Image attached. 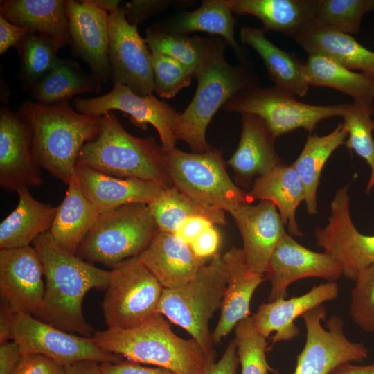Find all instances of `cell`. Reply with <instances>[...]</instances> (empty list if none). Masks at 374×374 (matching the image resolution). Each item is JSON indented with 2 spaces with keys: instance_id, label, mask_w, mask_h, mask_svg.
<instances>
[{
  "instance_id": "cell-32",
  "label": "cell",
  "mask_w": 374,
  "mask_h": 374,
  "mask_svg": "<svg viewBox=\"0 0 374 374\" xmlns=\"http://www.w3.org/2000/svg\"><path fill=\"white\" fill-rule=\"evenodd\" d=\"M295 40L308 55L323 56L352 71L374 74V52L351 35L314 26Z\"/></svg>"
},
{
  "instance_id": "cell-41",
  "label": "cell",
  "mask_w": 374,
  "mask_h": 374,
  "mask_svg": "<svg viewBox=\"0 0 374 374\" xmlns=\"http://www.w3.org/2000/svg\"><path fill=\"white\" fill-rule=\"evenodd\" d=\"M373 10L374 0H318L314 26L357 34L364 16Z\"/></svg>"
},
{
  "instance_id": "cell-22",
  "label": "cell",
  "mask_w": 374,
  "mask_h": 374,
  "mask_svg": "<svg viewBox=\"0 0 374 374\" xmlns=\"http://www.w3.org/2000/svg\"><path fill=\"white\" fill-rule=\"evenodd\" d=\"M238 148L228 161L235 182L249 187L256 177L263 176L282 163L275 149L276 138L258 116L243 113Z\"/></svg>"
},
{
  "instance_id": "cell-15",
  "label": "cell",
  "mask_w": 374,
  "mask_h": 374,
  "mask_svg": "<svg viewBox=\"0 0 374 374\" xmlns=\"http://www.w3.org/2000/svg\"><path fill=\"white\" fill-rule=\"evenodd\" d=\"M109 60L114 86L139 96L155 92L150 50L122 8L109 13Z\"/></svg>"
},
{
  "instance_id": "cell-18",
  "label": "cell",
  "mask_w": 374,
  "mask_h": 374,
  "mask_svg": "<svg viewBox=\"0 0 374 374\" xmlns=\"http://www.w3.org/2000/svg\"><path fill=\"white\" fill-rule=\"evenodd\" d=\"M32 132L17 114L0 109V185L8 192L39 186L43 179L32 154Z\"/></svg>"
},
{
  "instance_id": "cell-35",
  "label": "cell",
  "mask_w": 374,
  "mask_h": 374,
  "mask_svg": "<svg viewBox=\"0 0 374 374\" xmlns=\"http://www.w3.org/2000/svg\"><path fill=\"white\" fill-rule=\"evenodd\" d=\"M305 68L310 86L332 88L351 97L354 103L373 107L374 74L355 72L317 55H308Z\"/></svg>"
},
{
  "instance_id": "cell-45",
  "label": "cell",
  "mask_w": 374,
  "mask_h": 374,
  "mask_svg": "<svg viewBox=\"0 0 374 374\" xmlns=\"http://www.w3.org/2000/svg\"><path fill=\"white\" fill-rule=\"evenodd\" d=\"M13 374H66L65 366L40 354L22 355Z\"/></svg>"
},
{
  "instance_id": "cell-36",
  "label": "cell",
  "mask_w": 374,
  "mask_h": 374,
  "mask_svg": "<svg viewBox=\"0 0 374 374\" xmlns=\"http://www.w3.org/2000/svg\"><path fill=\"white\" fill-rule=\"evenodd\" d=\"M101 82L82 71L74 60L57 58L52 69L31 90L37 102L55 104L68 102L74 95L99 92Z\"/></svg>"
},
{
  "instance_id": "cell-34",
  "label": "cell",
  "mask_w": 374,
  "mask_h": 374,
  "mask_svg": "<svg viewBox=\"0 0 374 374\" xmlns=\"http://www.w3.org/2000/svg\"><path fill=\"white\" fill-rule=\"evenodd\" d=\"M348 131L342 123L328 134H310L300 154L292 163L305 190L304 202L308 214L317 213V193L322 170L333 152L344 145Z\"/></svg>"
},
{
  "instance_id": "cell-25",
  "label": "cell",
  "mask_w": 374,
  "mask_h": 374,
  "mask_svg": "<svg viewBox=\"0 0 374 374\" xmlns=\"http://www.w3.org/2000/svg\"><path fill=\"white\" fill-rule=\"evenodd\" d=\"M163 288L181 286L199 272L206 261L175 233L159 231L138 256Z\"/></svg>"
},
{
  "instance_id": "cell-46",
  "label": "cell",
  "mask_w": 374,
  "mask_h": 374,
  "mask_svg": "<svg viewBox=\"0 0 374 374\" xmlns=\"http://www.w3.org/2000/svg\"><path fill=\"white\" fill-rule=\"evenodd\" d=\"M220 234L215 225L203 231L190 244L193 253L197 257L205 260L213 257L218 251L220 244Z\"/></svg>"
},
{
  "instance_id": "cell-3",
  "label": "cell",
  "mask_w": 374,
  "mask_h": 374,
  "mask_svg": "<svg viewBox=\"0 0 374 374\" xmlns=\"http://www.w3.org/2000/svg\"><path fill=\"white\" fill-rule=\"evenodd\" d=\"M92 338L107 353L176 374H204L215 362V353L206 352L193 338L175 335L164 316L157 312L136 327L96 331Z\"/></svg>"
},
{
  "instance_id": "cell-24",
  "label": "cell",
  "mask_w": 374,
  "mask_h": 374,
  "mask_svg": "<svg viewBox=\"0 0 374 374\" xmlns=\"http://www.w3.org/2000/svg\"><path fill=\"white\" fill-rule=\"evenodd\" d=\"M75 177L86 198L100 213L129 204H149L166 189L150 181L116 177L78 164Z\"/></svg>"
},
{
  "instance_id": "cell-19",
  "label": "cell",
  "mask_w": 374,
  "mask_h": 374,
  "mask_svg": "<svg viewBox=\"0 0 374 374\" xmlns=\"http://www.w3.org/2000/svg\"><path fill=\"white\" fill-rule=\"evenodd\" d=\"M44 270L33 247L0 249V292L16 312L34 315L45 290Z\"/></svg>"
},
{
  "instance_id": "cell-50",
  "label": "cell",
  "mask_w": 374,
  "mask_h": 374,
  "mask_svg": "<svg viewBox=\"0 0 374 374\" xmlns=\"http://www.w3.org/2000/svg\"><path fill=\"white\" fill-rule=\"evenodd\" d=\"M238 364L237 346L233 339L229 344L220 360L211 364L204 374H235Z\"/></svg>"
},
{
  "instance_id": "cell-44",
  "label": "cell",
  "mask_w": 374,
  "mask_h": 374,
  "mask_svg": "<svg viewBox=\"0 0 374 374\" xmlns=\"http://www.w3.org/2000/svg\"><path fill=\"white\" fill-rule=\"evenodd\" d=\"M351 291L350 315L362 330L374 333V264L364 269Z\"/></svg>"
},
{
  "instance_id": "cell-10",
  "label": "cell",
  "mask_w": 374,
  "mask_h": 374,
  "mask_svg": "<svg viewBox=\"0 0 374 374\" xmlns=\"http://www.w3.org/2000/svg\"><path fill=\"white\" fill-rule=\"evenodd\" d=\"M276 87L254 86L242 90L222 107L227 112L250 113L260 117L276 139L299 128L310 134L327 118L342 116L348 103L332 105H309Z\"/></svg>"
},
{
  "instance_id": "cell-27",
  "label": "cell",
  "mask_w": 374,
  "mask_h": 374,
  "mask_svg": "<svg viewBox=\"0 0 374 374\" xmlns=\"http://www.w3.org/2000/svg\"><path fill=\"white\" fill-rule=\"evenodd\" d=\"M0 15L13 24L51 39L60 48L69 43L66 1H1Z\"/></svg>"
},
{
  "instance_id": "cell-12",
  "label": "cell",
  "mask_w": 374,
  "mask_h": 374,
  "mask_svg": "<svg viewBox=\"0 0 374 374\" xmlns=\"http://www.w3.org/2000/svg\"><path fill=\"white\" fill-rule=\"evenodd\" d=\"M11 340L19 345L22 355H43L64 366L82 361H122L121 356L99 348L92 337L64 331L26 313L14 312Z\"/></svg>"
},
{
  "instance_id": "cell-49",
  "label": "cell",
  "mask_w": 374,
  "mask_h": 374,
  "mask_svg": "<svg viewBox=\"0 0 374 374\" xmlns=\"http://www.w3.org/2000/svg\"><path fill=\"white\" fill-rule=\"evenodd\" d=\"M30 32L28 28L13 24L0 15V54L16 47Z\"/></svg>"
},
{
  "instance_id": "cell-33",
  "label": "cell",
  "mask_w": 374,
  "mask_h": 374,
  "mask_svg": "<svg viewBox=\"0 0 374 374\" xmlns=\"http://www.w3.org/2000/svg\"><path fill=\"white\" fill-rule=\"evenodd\" d=\"M227 0H206L191 12H186L166 19L153 28L171 33L187 35L200 31L220 37L239 53L235 39V19Z\"/></svg>"
},
{
  "instance_id": "cell-42",
  "label": "cell",
  "mask_w": 374,
  "mask_h": 374,
  "mask_svg": "<svg viewBox=\"0 0 374 374\" xmlns=\"http://www.w3.org/2000/svg\"><path fill=\"white\" fill-rule=\"evenodd\" d=\"M235 335L241 374H278L267 362L266 339L256 330L251 316L235 326Z\"/></svg>"
},
{
  "instance_id": "cell-6",
  "label": "cell",
  "mask_w": 374,
  "mask_h": 374,
  "mask_svg": "<svg viewBox=\"0 0 374 374\" xmlns=\"http://www.w3.org/2000/svg\"><path fill=\"white\" fill-rule=\"evenodd\" d=\"M159 231L148 204L123 205L100 213L77 256L113 268L139 256Z\"/></svg>"
},
{
  "instance_id": "cell-29",
  "label": "cell",
  "mask_w": 374,
  "mask_h": 374,
  "mask_svg": "<svg viewBox=\"0 0 374 374\" xmlns=\"http://www.w3.org/2000/svg\"><path fill=\"white\" fill-rule=\"evenodd\" d=\"M252 202L269 201L277 208L288 234L302 237L296 220V211L305 199L303 186L293 166L280 163L263 176L256 178L247 193Z\"/></svg>"
},
{
  "instance_id": "cell-7",
  "label": "cell",
  "mask_w": 374,
  "mask_h": 374,
  "mask_svg": "<svg viewBox=\"0 0 374 374\" xmlns=\"http://www.w3.org/2000/svg\"><path fill=\"white\" fill-rule=\"evenodd\" d=\"M226 287L222 256L217 252L190 281L163 288L156 312L185 329L206 352L213 353L208 323L221 307Z\"/></svg>"
},
{
  "instance_id": "cell-17",
  "label": "cell",
  "mask_w": 374,
  "mask_h": 374,
  "mask_svg": "<svg viewBox=\"0 0 374 374\" xmlns=\"http://www.w3.org/2000/svg\"><path fill=\"white\" fill-rule=\"evenodd\" d=\"M69 43L100 82L112 76L109 60V13L93 0L66 1Z\"/></svg>"
},
{
  "instance_id": "cell-31",
  "label": "cell",
  "mask_w": 374,
  "mask_h": 374,
  "mask_svg": "<svg viewBox=\"0 0 374 374\" xmlns=\"http://www.w3.org/2000/svg\"><path fill=\"white\" fill-rule=\"evenodd\" d=\"M19 202L15 209L0 224V249L30 246L52 226L57 207L39 202L27 188L16 192Z\"/></svg>"
},
{
  "instance_id": "cell-51",
  "label": "cell",
  "mask_w": 374,
  "mask_h": 374,
  "mask_svg": "<svg viewBox=\"0 0 374 374\" xmlns=\"http://www.w3.org/2000/svg\"><path fill=\"white\" fill-rule=\"evenodd\" d=\"M215 225L209 220L194 216L186 219L175 233L188 244H190L203 231Z\"/></svg>"
},
{
  "instance_id": "cell-39",
  "label": "cell",
  "mask_w": 374,
  "mask_h": 374,
  "mask_svg": "<svg viewBox=\"0 0 374 374\" xmlns=\"http://www.w3.org/2000/svg\"><path fill=\"white\" fill-rule=\"evenodd\" d=\"M16 48L20 57L23 84L32 90L55 64L60 47L51 39L30 32Z\"/></svg>"
},
{
  "instance_id": "cell-52",
  "label": "cell",
  "mask_w": 374,
  "mask_h": 374,
  "mask_svg": "<svg viewBox=\"0 0 374 374\" xmlns=\"http://www.w3.org/2000/svg\"><path fill=\"white\" fill-rule=\"evenodd\" d=\"M22 356L19 345L14 341L0 344V374H13Z\"/></svg>"
},
{
  "instance_id": "cell-38",
  "label": "cell",
  "mask_w": 374,
  "mask_h": 374,
  "mask_svg": "<svg viewBox=\"0 0 374 374\" xmlns=\"http://www.w3.org/2000/svg\"><path fill=\"white\" fill-rule=\"evenodd\" d=\"M374 107L348 103L344 113L343 125L348 131L344 145L364 159L371 168V175L366 191L374 189Z\"/></svg>"
},
{
  "instance_id": "cell-30",
  "label": "cell",
  "mask_w": 374,
  "mask_h": 374,
  "mask_svg": "<svg viewBox=\"0 0 374 374\" xmlns=\"http://www.w3.org/2000/svg\"><path fill=\"white\" fill-rule=\"evenodd\" d=\"M100 213L84 196L76 178L68 184L65 197L57 207L48 231L55 242L66 252L76 255Z\"/></svg>"
},
{
  "instance_id": "cell-55",
  "label": "cell",
  "mask_w": 374,
  "mask_h": 374,
  "mask_svg": "<svg viewBox=\"0 0 374 374\" xmlns=\"http://www.w3.org/2000/svg\"><path fill=\"white\" fill-rule=\"evenodd\" d=\"M328 374H374V363L364 366L355 365L353 363L341 364Z\"/></svg>"
},
{
  "instance_id": "cell-2",
  "label": "cell",
  "mask_w": 374,
  "mask_h": 374,
  "mask_svg": "<svg viewBox=\"0 0 374 374\" xmlns=\"http://www.w3.org/2000/svg\"><path fill=\"white\" fill-rule=\"evenodd\" d=\"M17 114L30 127L31 150L37 165L68 185L75 177L83 146L100 130L102 116L80 114L68 102L30 100L23 103Z\"/></svg>"
},
{
  "instance_id": "cell-53",
  "label": "cell",
  "mask_w": 374,
  "mask_h": 374,
  "mask_svg": "<svg viewBox=\"0 0 374 374\" xmlns=\"http://www.w3.org/2000/svg\"><path fill=\"white\" fill-rule=\"evenodd\" d=\"M14 310L10 304L1 298L0 307V344L11 340V328Z\"/></svg>"
},
{
  "instance_id": "cell-47",
  "label": "cell",
  "mask_w": 374,
  "mask_h": 374,
  "mask_svg": "<svg viewBox=\"0 0 374 374\" xmlns=\"http://www.w3.org/2000/svg\"><path fill=\"white\" fill-rule=\"evenodd\" d=\"M100 364L103 374H176L163 368L145 366L130 360Z\"/></svg>"
},
{
  "instance_id": "cell-37",
  "label": "cell",
  "mask_w": 374,
  "mask_h": 374,
  "mask_svg": "<svg viewBox=\"0 0 374 374\" xmlns=\"http://www.w3.org/2000/svg\"><path fill=\"white\" fill-rule=\"evenodd\" d=\"M148 206L162 232L175 233L186 219L194 216L205 217L215 225L226 224L224 211L195 200L173 186Z\"/></svg>"
},
{
  "instance_id": "cell-13",
  "label": "cell",
  "mask_w": 374,
  "mask_h": 374,
  "mask_svg": "<svg viewBox=\"0 0 374 374\" xmlns=\"http://www.w3.org/2000/svg\"><path fill=\"white\" fill-rule=\"evenodd\" d=\"M350 184L339 188L330 202V215L323 228H316V244L341 265L343 276L355 281L374 264V235L360 233L353 222Z\"/></svg>"
},
{
  "instance_id": "cell-11",
  "label": "cell",
  "mask_w": 374,
  "mask_h": 374,
  "mask_svg": "<svg viewBox=\"0 0 374 374\" xmlns=\"http://www.w3.org/2000/svg\"><path fill=\"white\" fill-rule=\"evenodd\" d=\"M326 317L323 304L301 316L306 339L297 355L293 374H328L341 364L360 362L368 357V349L363 344L347 338L340 317L334 314L326 319Z\"/></svg>"
},
{
  "instance_id": "cell-8",
  "label": "cell",
  "mask_w": 374,
  "mask_h": 374,
  "mask_svg": "<svg viewBox=\"0 0 374 374\" xmlns=\"http://www.w3.org/2000/svg\"><path fill=\"white\" fill-rule=\"evenodd\" d=\"M168 154L172 186L188 197L231 214L251 204L247 193L229 177L221 151L189 153L175 148Z\"/></svg>"
},
{
  "instance_id": "cell-43",
  "label": "cell",
  "mask_w": 374,
  "mask_h": 374,
  "mask_svg": "<svg viewBox=\"0 0 374 374\" xmlns=\"http://www.w3.org/2000/svg\"><path fill=\"white\" fill-rule=\"evenodd\" d=\"M155 92L161 98H174L188 87L195 74L184 64L166 55L150 51Z\"/></svg>"
},
{
  "instance_id": "cell-14",
  "label": "cell",
  "mask_w": 374,
  "mask_h": 374,
  "mask_svg": "<svg viewBox=\"0 0 374 374\" xmlns=\"http://www.w3.org/2000/svg\"><path fill=\"white\" fill-rule=\"evenodd\" d=\"M74 105L78 112L93 116L121 111L130 115V121L136 127L145 130L148 124L154 126L167 152L176 148L175 130L181 114L153 94L139 96L127 87L114 85L110 92L101 96L76 98Z\"/></svg>"
},
{
  "instance_id": "cell-9",
  "label": "cell",
  "mask_w": 374,
  "mask_h": 374,
  "mask_svg": "<svg viewBox=\"0 0 374 374\" xmlns=\"http://www.w3.org/2000/svg\"><path fill=\"white\" fill-rule=\"evenodd\" d=\"M163 287L138 256L109 271L102 310L108 329L136 327L156 313Z\"/></svg>"
},
{
  "instance_id": "cell-21",
  "label": "cell",
  "mask_w": 374,
  "mask_h": 374,
  "mask_svg": "<svg viewBox=\"0 0 374 374\" xmlns=\"http://www.w3.org/2000/svg\"><path fill=\"white\" fill-rule=\"evenodd\" d=\"M339 292L335 281H327L313 286L303 295L263 303L251 316L254 326L265 339L274 332L273 344L291 341L300 334L296 319L307 311L336 299Z\"/></svg>"
},
{
  "instance_id": "cell-40",
  "label": "cell",
  "mask_w": 374,
  "mask_h": 374,
  "mask_svg": "<svg viewBox=\"0 0 374 374\" xmlns=\"http://www.w3.org/2000/svg\"><path fill=\"white\" fill-rule=\"evenodd\" d=\"M144 40L150 51L177 60L187 66L195 76L206 48V37L167 33L152 26L146 30Z\"/></svg>"
},
{
  "instance_id": "cell-48",
  "label": "cell",
  "mask_w": 374,
  "mask_h": 374,
  "mask_svg": "<svg viewBox=\"0 0 374 374\" xmlns=\"http://www.w3.org/2000/svg\"><path fill=\"white\" fill-rule=\"evenodd\" d=\"M166 3L161 1H132L122 8L131 24L138 25L162 8Z\"/></svg>"
},
{
  "instance_id": "cell-54",
  "label": "cell",
  "mask_w": 374,
  "mask_h": 374,
  "mask_svg": "<svg viewBox=\"0 0 374 374\" xmlns=\"http://www.w3.org/2000/svg\"><path fill=\"white\" fill-rule=\"evenodd\" d=\"M66 374H103L100 364L93 361H82L65 366Z\"/></svg>"
},
{
  "instance_id": "cell-20",
  "label": "cell",
  "mask_w": 374,
  "mask_h": 374,
  "mask_svg": "<svg viewBox=\"0 0 374 374\" xmlns=\"http://www.w3.org/2000/svg\"><path fill=\"white\" fill-rule=\"evenodd\" d=\"M231 215L242 235L247 265L253 272L265 274L274 249L287 233L276 206L265 200L244 204Z\"/></svg>"
},
{
  "instance_id": "cell-26",
  "label": "cell",
  "mask_w": 374,
  "mask_h": 374,
  "mask_svg": "<svg viewBox=\"0 0 374 374\" xmlns=\"http://www.w3.org/2000/svg\"><path fill=\"white\" fill-rule=\"evenodd\" d=\"M233 13L258 18L262 30L295 39L315 25L318 0H227Z\"/></svg>"
},
{
  "instance_id": "cell-23",
  "label": "cell",
  "mask_w": 374,
  "mask_h": 374,
  "mask_svg": "<svg viewBox=\"0 0 374 374\" xmlns=\"http://www.w3.org/2000/svg\"><path fill=\"white\" fill-rule=\"evenodd\" d=\"M226 287L221 304V314L211 335L217 344L244 319L250 316V303L264 274L252 271L247 265L242 249L233 247L222 255Z\"/></svg>"
},
{
  "instance_id": "cell-56",
  "label": "cell",
  "mask_w": 374,
  "mask_h": 374,
  "mask_svg": "<svg viewBox=\"0 0 374 374\" xmlns=\"http://www.w3.org/2000/svg\"><path fill=\"white\" fill-rule=\"evenodd\" d=\"M97 5L105 9L108 13L118 10L119 8V1L117 0H95Z\"/></svg>"
},
{
  "instance_id": "cell-16",
  "label": "cell",
  "mask_w": 374,
  "mask_h": 374,
  "mask_svg": "<svg viewBox=\"0 0 374 374\" xmlns=\"http://www.w3.org/2000/svg\"><path fill=\"white\" fill-rule=\"evenodd\" d=\"M271 283L268 301L287 296L290 285L305 278L336 281L343 276L339 262L326 252L312 251L286 233L274 249L266 269Z\"/></svg>"
},
{
  "instance_id": "cell-4",
  "label": "cell",
  "mask_w": 374,
  "mask_h": 374,
  "mask_svg": "<svg viewBox=\"0 0 374 374\" xmlns=\"http://www.w3.org/2000/svg\"><path fill=\"white\" fill-rule=\"evenodd\" d=\"M226 44L220 37H206L205 54L195 72V93L181 114L175 130L177 140L186 142L195 153L214 149L206 140V132L217 110L240 91L258 85L249 67L243 64L233 66L226 60Z\"/></svg>"
},
{
  "instance_id": "cell-28",
  "label": "cell",
  "mask_w": 374,
  "mask_h": 374,
  "mask_svg": "<svg viewBox=\"0 0 374 374\" xmlns=\"http://www.w3.org/2000/svg\"><path fill=\"white\" fill-rule=\"evenodd\" d=\"M240 39L260 56L274 87L295 96H305L310 87L305 62L296 54L275 46L266 37L262 29L243 27L240 30Z\"/></svg>"
},
{
  "instance_id": "cell-5",
  "label": "cell",
  "mask_w": 374,
  "mask_h": 374,
  "mask_svg": "<svg viewBox=\"0 0 374 374\" xmlns=\"http://www.w3.org/2000/svg\"><path fill=\"white\" fill-rule=\"evenodd\" d=\"M77 164L116 177L138 179L165 188L172 186L168 154L163 146L152 136L129 134L112 112L102 116L98 134L83 146Z\"/></svg>"
},
{
  "instance_id": "cell-1",
  "label": "cell",
  "mask_w": 374,
  "mask_h": 374,
  "mask_svg": "<svg viewBox=\"0 0 374 374\" xmlns=\"http://www.w3.org/2000/svg\"><path fill=\"white\" fill-rule=\"evenodd\" d=\"M32 244L45 278L43 303L33 316L64 331L92 337L93 328L84 317L82 301L89 290H106L109 271L66 252L49 231L38 236Z\"/></svg>"
}]
</instances>
